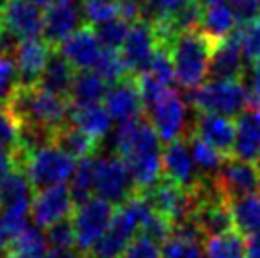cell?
I'll list each match as a JSON object with an SVG mask.
<instances>
[{
    "mask_svg": "<svg viewBox=\"0 0 260 258\" xmlns=\"http://www.w3.org/2000/svg\"><path fill=\"white\" fill-rule=\"evenodd\" d=\"M188 146H190V152H192V159L196 164V169L200 173L202 179H215L220 171L222 164L228 158H224L220 152H217L213 146H209L207 143H203L200 137L196 133H188Z\"/></svg>",
    "mask_w": 260,
    "mask_h": 258,
    "instance_id": "obj_29",
    "label": "cell"
},
{
    "mask_svg": "<svg viewBox=\"0 0 260 258\" xmlns=\"http://www.w3.org/2000/svg\"><path fill=\"white\" fill-rule=\"evenodd\" d=\"M103 48L99 38L95 35L91 25H82L76 33L67 38L65 42L59 46L61 55L69 61V64L74 71H93L99 57L103 53Z\"/></svg>",
    "mask_w": 260,
    "mask_h": 258,
    "instance_id": "obj_18",
    "label": "cell"
},
{
    "mask_svg": "<svg viewBox=\"0 0 260 258\" xmlns=\"http://www.w3.org/2000/svg\"><path fill=\"white\" fill-rule=\"evenodd\" d=\"M46 258H87L86 254L78 249H50Z\"/></svg>",
    "mask_w": 260,
    "mask_h": 258,
    "instance_id": "obj_42",
    "label": "cell"
},
{
    "mask_svg": "<svg viewBox=\"0 0 260 258\" xmlns=\"http://www.w3.org/2000/svg\"><path fill=\"white\" fill-rule=\"evenodd\" d=\"M76 162L55 143L38 146L23 156L21 169L35 192L65 184L73 177Z\"/></svg>",
    "mask_w": 260,
    "mask_h": 258,
    "instance_id": "obj_5",
    "label": "cell"
},
{
    "mask_svg": "<svg viewBox=\"0 0 260 258\" xmlns=\"http://www.w3.org/2000/svg\"><path fill=\"white\" fill-rule=\"evenodd\" d=\"M95 159L97 154L82 158L74 167V173L71 177V194L76 205L95 198Z\"/></svg>",
    "mask_w": 260,
    "mask_h": 258,
    "instance_id": "obj_32",
    "label": "cell"
},
{
    "mask_svg": "<svg viewBox=\"0 0 260 258\" xmlns=\"http://www.w3.org/2000/svg\"><path fill=\"white\" fill-rule=\"evenodd\" d=\"M146 196L152 209L159 215L167 216L171 222L181 224L188 218H192L196 209V198L190 190H184L179 184L171 182L169 179L161 177L156 186H152L146 192H141Z\"/></svg>",
    "mask_w": 260,
    "mask_h": 258,
    "instance_id": "obj_10",
    "label": "cell"
},
{
    "mask_svg": "<svg viewBox=\"0 0 260 258\" xmlns=\"http://www.w3.org/2000/svg\"><path fill=\"white\" fill-rule=\"evenodd\" d=\"M32 192L35 190L21 167L12 171L4 179L0 200V239L8 245L29 226L27 220L35 200Z\"/></svg>",
    "mask_w": 260,
    "mask_h": 258,
    "instance_id": "obj_4",
    "label": "cell"
},
{
    "mask_svg": "<svg viewBox=\"0 0 260 258\" xmlns=\"http://www.w3.org/2000/svg\"><path fill=\"white\" fill-rule=\"evenodd\" d=\"M19 86L15 61L10 55H0V103H6Z\"/></svg>",
    "mask_w": 260,
    "mask_h": 258,
    "instance_id": "obj_38",
    "label": "cell"
},
{
    "mask_svg": "<svg viewBox=\"0 0 260 258\" xmlns=\"http://www.w3.org/2000/svg\"><path fill=\"white\" fill-rule=\"evenodd\" d=\"M161 258H207V256H205V247H203V243L186 241V239H179V237H169L166 243H164Z\"/></svg>",
    "mask_w": 260,
    "mask_h": 258,
    "instance_id": "obj_37",
    "label": "cell"
},
{
    "mask_svg": "<svg viewBox=\"0 0 260 258\" xmlns=\"http://www.w3.org/2000/svg\"><path fill=\"white\" fill-rule=\"evenodd\" d=\"M107 95V82L95 71H80L76 72L69 93V103L73 107H91V105H101Z\"/></svg>",
    "mask_w": 260,
    "mask_h": 258,
    "instance_id": "obj_25",
    "label": "cell"
},
{
    "mask_svg": "<svg viewBox=\"0 0 260 258\" xmlns=\"http://www.w3.org/2000/svg\"><path fill=\"white\" fill-rule=\"evenodd\" d=\"M53 143L61 146L67 154H71L74 159L78 158H87V156H93L97 148H99V143L91 139L89 135H86L84 131L76 129L74 125L67 123L65 127H61L53 135Z\"/></svg>",
    "mask_w": 260,
    "mask_h": 258,
    "instance_id": "obj_30",
    "label": "cell"
},
{
    "mask_svg": "<svg viewBox=\"0 0 260 258\" xmlns=\"http://www.w3.org/2000/svg\"><path fill=\"white\" fill-rule=\"evenodd\" d=\"M74 209H76V203L73 200L71 188L59 184V186H51L37 192V198L32 200L30 218L35 226L48 230L53 224L71 218Z\"/></svg>",
    "mask_w": 260,
    "mask_h": 258,
    "instance_id": "obj_12",
    "label": "cell"
},
{
    "mask_svg": "<svg viewBox=\"0 0 260 258\" xmlns=\"http://www.w3.org/2000/svg\"><path fill=\"white\" fill-rule=\"evenodd\" d=\"M234 228L241 236H253L260 232V194H251L228 201Z\"/></svg>",
    "mask_w": 260,
    "mask_h": 258,
    "instance_id": "obj_26",
    "label": "cell"
},
{
    "mask_svg": "<svg viewBox=\"0 0 260 258\" xmlns=\"http://www.w3.org/2000/svg\"><path fill=\"white\" fill-rule=\"evenodd\" d=\"M69 123L76 129L84 131L86 135L95 139L97 143H101L105 137H109L110 127H112V118L105 105H91V107H73Z\"/></svg>",
    "mask_w": 260,
    "mask_h": 258,
    "instance_id": "obj_23",
    "label": "cell"
},
{
    "mask_svg": "<svg viewBox=\"0 0 260 258\" xmlns=\"http://www.w3.org/2000/svg\"><path fill=\"white\" fill-rule=\"evenodd\" d=\"M114 215V205L101 198H91L76 205L71 216L76 237V249L86 254L91 251L112 224Z\"/></svg>",
    "mask_w": 260,
    "mask_h": 258,
    "instance_id": "obj_8",
    "label": "cell"
},
{
    "mask_svg": "<svg viewBox=\"0 0 260 258\" xmlns=\"http://www.w3.org/2000/svg\"><path fill=\"white\" fill-rule=\"evenodd\" d=\"M93 30L105 50L120 51L127 38V33H129V23L122 17H116V19L105 21L101 25H95Z\"/></svg>",
    "mask_w": 260,
    "mask_h": 258,
    "instance_id": "obj_34",
    "label": "cell"
},
{
    "mask_svg": "<svg viewBox=\"0 0 260 258\" xmlns=\"http://www.w3.org/2000/svg\"><path fill=\"white\" fill-rule=\"evenodd\" d=\"M93 71L107 84H116V82L123 80L125 76H131L125 63H123L122 53L118 50H103L101 57H99Z\"/></svg>",
    "mask_w": 260,
    "mask_h": 258,
    "instance_id": "obj_35",
    "label": "cell"
},
{
    "mask_svg": "<svg viewBox=\"0 0 260 258\" xmlns=\"http://www.w3.org/2000/svg\"><path fill=\"white\" fill-rule=\"evenodd\" d=\"M234 35L241 46V53L247 63L254 64L256 61H260V17L238 27L234 30Z\"/></svg>",
    "mask_w": 260,
    "mask_h": 258,
    "instance_id": "obj_36",
    "label": "cell"
},
{
    "mask_svg": "<svg viewBox=\"0 0 260 258\" xmlns=\"http://www.w3.org/2000/svg\"><path fill=\"white\" fill-rule=\"evenodd\" d=\"M6 107L15 116L21 129H37L55 135L69 123V99L53 95L40 86H17Z\"/></svg>",
    "mask_w": 260,
    "mask_h": 258,
    "instance_id": "obj_2",
    "label": "cell"
},
{
    "mask_svg": "<svg viewBox=\"0 0 260 258\" xmlns=\"http://www.w3.org/2000/svg\"><path fill=\"white\" fill-rule=\"evenodd\" d=\"M161 173L166 179L179 184L184 190L192 192L198 188L202 177L196 169L186 137L169 143L166 146V150L161 152Z\"/></svg>",
    "mask_w": 260,
    "mask_h": 258,
    "instance_id": "obj_15",
    "label": "cell"
},
{
    "mask_svg": "<svg viewBox=\"0 0 260 258\" xmlns=\"http://www.w3.org/2000/svg\"><path fill=\"white\" fill-rule=\"evenodd\" d=\"M238 27L247 25L260 17V0H228Z\"/></svg>",
    "mask_w": 260,
    "mask_h": 258,
    "instance_id": "obj_41",
    "label": "cell"
},
{
    "mask_svg": "<svg viewBox=\"0 0 260 258\" xmlns=\"http://www.w3.org/2000/svg\"><path fill=\"white\" fill-rule=\"evenodd\" d=\"M247 258H260V232L247 239Z\"/></svg>",
    "mask_w": 260,
    "mask_h": 258,
    "instance_id": "obj_44",
    "label": "cell"
},
{
    "mask_svg": "<svg viewBox=\"0 0 260 258\" xmlns=\"http://www.w3.org/2000/svg\"><path fill=\"white\" fill-rule=\"evenodd\" d=\"M105 108L109 110L112 122L127 123L135 118H141L143 112V97L139 87L137 76H125L107 89Z\"/></svg>",
    "mask_w": 260,
    "mask_h": 258,
    "instance_id": "obj_16",
    "label": "cell"
},
{
    "mask_svg": "<svg viewBox=\"0 0 260 258\" xmlns=\"http://www.w3.org/2000/svg\"><path fill=\"white\" fill-rule=\"evenodd\" d=\"M190 131L200 137L203 143H207L217 152H220L224 158H232L234 156L236 123L232 122V118L218 116V114L196 112Z\"/></svg>",
    "mask_w": 260,
    "mask_h": 258,
    "instance_id": "obj_17",
    "label": "cell"
},
{
    "mask_svg": "<svg viewBox=\"0 0 260 258\" xmlns=\"http://www.w3.org/2000/svg\"><path fill=\"white\" fill-rule=\"evenodd\" d=\"M74 76H76L74 69L69 64V61L61 55V51L53 50V53L50 55V61L46 64V69H44L42 76H40L37 86L44 87L46 91H50L53 95L69 99Z\"/></svg>",
    "mask_w": 260,
    "mask_h": 258,
    "instance_id": "obj_24",
    "label": "cell"
},
{
    "mask_svg": "<svg viewBox=\"0 0 260 258\" xmlns=\"http://www.w3.org/2000/svg\"><path fill=\"white\" fill-rule=\"evenodd\" d=\"M207 258H247V239L238 230L205 239Z\"/></svg>",
    "mask_w": 260,
    "mask_h": 258,
    "instance_id": "obj_31",
    "label": "cell"
},
{
    "mask_svg": "<svg viewBox=\"0 0 260 258\" xmlns=\"http://www.w3.org/2000/svg\"><path fill=\"white\" fill-rule=\"evenodd\" d=\"M200 2H202L203 8L215 6V4H224V0H200Z\"/></svg>",
    "mask_w": 260,
    "mask_h": 258,
    "instance_id": "obj_48",
    "label": "cell"
},
{
    "mask_svg": "<svg viewBox=\"0 0 260 258\" xmlns=\"http://www.w3.org/2000/svg\"><path fill=\"white\" fill-rule=\"evenodd\" d=\"M217 184L228 201L260 194V171L251 162L228 158L217 175Z\"/></svg>",
    "mask_w": 260,
    "mask_h": 258,
    "instance_id": "obj_14",
    "label": "cell"
},
{
    "mask_svg": "<svg viewBox=\"0 0 260 258\" xmlns=\"http://www.w3.org/2000/svg\"><path fill=\"white\" fill-rule=\"evenodd\" d=\"M84 21L87 25H101L120 17V0H80Z\"/></svg>",
    "mask_w": 260,
    "mask_h": 258,
    "instance_id": "obj_33",
    "label": "cell"
},
{
    "mask_svg": "<svg viewBox=\"0 0 260 258\" xmlns=\"http://www.w3.org/2000/svg\"><path fill=\"white\" fill-rule=\"evenodd\" d=\"M0 258H10V245L0 239Z\"/></svg>",
    "mask_w": 260,
    "mask_h": 258,
    "instance_id": "obj_46",
    "label": "cell"
},
{
    "mask_svg": "<svg viewBox=\"0 0 260 258\" xmlns=\"http://www.w3.org/2000/svg\"><path fill=\"white\" fill-rule=\"evenodd\" d=\"M243 53L236 35L232 33L226 40L218 42L211 53L209 76L211 82H243L245 64Z\"/></svg>",
    "mask_w": 260,
    "mask_h": 258,
    "instance_id": "obj_19",
    "label": "cell"
},
{
    "mask_svg": "<svg viewBox=\"0 0 260 258\" xmlns=\"http://www.w3.org/2000/svg\"><path fill=\"white\" fill-rule=\"evenodd\" d=\"M120 258H161V247L148 236L139 234Z\"/></svg>",
    "mask_w": 260,
    "mask_h": 258,
    "instance_id": "obj_40",
    "label": "cell"
},
{
    "mask_svg": "<svg viewBox=\"0 0 260 258\" xmlns=\"http://www.w3.org/2000/svg\"><path fill=\"white\" fill-rule=\"evenodd\" d=\"M2 184H4V179L0 177V200H2Z\"/></svg>",
    "mask_w": 260,
    "mask_h": 258,
    "instance_id": "obj_50",
    "label": "cell"
},
{
    "mask_svg": "<svg viewBox=\"0 0 260 258\" xmlns=\"http://www.w3.org/2000/svg\"><path fill=\"white\" fill-rule=\"evenodd\" d=\"M82 25H86V21L80 0H55L50 8H46L42 38L55 50Z\"/></svg>",
    "mask_w": 260,
    "mask_h": 258,
    "instance_id": "obj_11",
    "label": "cell"
},
{
    "mask_svg": "<svg viewBox=\"0 0 260 258\" xmlns=\"http://www.w3.org/2000/svg\"><path fill=\"white\" fill-rule=\"evenodd\" d=\"M215 46L217 44L209 40L202 30L179 33L169 46L175 78L188 93L203 86L209 74V61Z\"/></svg>",
    "mask_w": 260,
    "mask_h": 258,
    "instance_id": "obj_3",
    "label": "cell"
},
{
    "mask_svg": "<svg viewBox=\"0 0 260 258\" xmlns=\"http://www.w3.org/2000/svg\"><path fill=\"white\" fill-rule=\"evenodd\" d=\"M50 252L48 237L38 226H27L10 241V258H46Z\"/></svg>",
    "mask_w": 260,
    "mask_h": 258,
    "instance_id": "obj_28",
    "label": "cell"
},
{
    "mask_svg": "<svg viewBox=\"0 0 260 258\" xmlns=\"http://www.w3.org/2000/svg\"><path fill=\"white\" fill-rule=\"evenodd\" d=\"M253 67V76H258L260 78V61H256L254 64H251Z\"/></svg>",
    "mask_w": 260,
    "mask_h": 258,
    "instance_id": "obj_49",
    "label": "cell"
},
{
    "mask_svg": "<svg viewBox=\"0 0 260 258\" xmlns=\"http://www.w3.org/2000/svg\"><path fill=\"white\" fill-rule=\"evenodd\" d=\"M44 14L42 10L29 0H8L4 25L2 29L17 38V40H32L42 36Z\"/></svg>",
    "mask_w": 260,
    "mask_h": 258,
    "instance_id": "obj_21",
    "label": "cell"
},
{
    "mask_svg": "<svg viewBox=\"0 0 260 258\" xmlns=\"http://www.w3.org/2000/svg\"><path fill=\"white\" fill-rule=\"evenodd\" d=\"M29 2H30V4H35V6H38L40 10H42V8H50L51 4L55 2V0H29Z\"/></svg>",
    "mask_w": 260,
    "mask_h": 258,
    "instance_id": "obj_45",
    "label": "cell"
},
{
    "mask_svg": "<svg viewBox=\"0 0 260 258\" xmlns=\"http://www.w3.org/2000/svg\"><path fill=\"white\" fill-rule=\"evenodd\" d=\"M249 91V105H254V107L260 108V78L258 76H253L251 78V84L247 87Z\"/></svg>",
    "mask_w": 260,
    "mask_h": 258,
    "instance_id": "obj_43",
    "label": "cell"
},
{
    "mask_svg": "<svg viewBox=\"0 0 260 258\" xmlns=\"http://www.w3.org/2000/svg\"><path fill=\"white\" fill-rule=\"evenodd\" d=\"M236 17L232 14V10L228 4H215V6L205 8L202 19V30L203 35L215 44L226 40L228 36L236 29Z\"/></svg>",
    "mask_w": 260,
    "mask_h": 258,
    "instance_id": "obj_27",
    "label": "cell"
},
{
    "mask_svg": "<svg viewBox=\"0 0 260 258\" xmlns=\"http://www.w3.org/2000/svg\"><path fill=\"white\" fill-rule=\"evenodd\" d=\"M53 48L44 38L23 40L15 50L14 61L19 74V86H37Z\"/></svg>",
    "mask_w": 260,
    "mask_h": 258,
    "instance_id": "obj_20",
    "label": "cell"
},
{
    "mask_svg": "<svg viewBox=\"0 0 260 258\" xmlns=\"http://www.w3.org/2000/svg\"><path fill=\"white\" fill-rule=\"evenodd\" d=\"M146 114L150 118L148 122L156 129L159 141H164L166 144L184 139L192 129V123L188 120L186 103L177 89L167 93L150 108H146Z\"/></svg>",
    "mask_w": 260,
    "mask_h": 258,
    "instance_id": "obj_9",
    "label": "cell"
},
{
    "mask_svg": "<svg viewBox=\"0 0 260 258\" xmlns=\"http://www.w3.org/2000/svg\"><path fill=\"white\" fill-rule=\"evenodd\" d=\"M46 237H48V243H50L51 249H71V247H74L76 237H74L73 220L67 218V220L53 224L51 228H48Z\"/></svg>",
    "mask_w": 260,
    "mask_h": 258,
    "instance_id": "obj_39",
    "label": "cell"
},
{
    "mask_svg": "<svg viewBox=\"0 0 260 258\" xmlns=\"http://www.w3.org/2000/svg\"><path fill=\"white\" fill-rule=\"evenodd\" d=\"M114 148L116 154L129 167L139 192L150 190L161 180L164 173L159 137L145 118H135L122 123L114 133Z\"/></svg>",
    "mask_w": 260,
    "mask_h": 258,
    "instance_id": "obj_1",
    "label": "cell"
},
{
    "mask_svg": "<svg viewBox=\"0 0 260 258\" xmlns=\"http://www.w3.org/2000/svg\"><path fill=\"white\" fill-rule=\"evenodd\" d=\"M6 6H8V0H0V29L4 25V14H6Z\"/></svg>",
    "mask_w": 260,
    "mask_h": 258,
    "instance_id": "obj_47",
    "label": "cell"
},
{
    "mask_svg": "<svg viewBox=\"0 0 260 258\" xmlns=\"http://www.w3.org/2000/svg\"><path fill=\"white\" fill-rule=\"evenodd\" d=\"M196 112L218 116H239L249 107V91L243 82H207L190 91Z\"/></svg>",
    "mask_w": 260,
    "mask_h": 258,
    "instance_id": "obj_6",
    "label": "cell"
},
{
    "mask_svg": "<svg viewBox=\"0 0 260 258\" xmlns=\"http://www.w3.org/2000/svg\"><path fill=\"white\" fill-rule=\"evenodd\" d=\"M260 156V108L254 105L238 116L236 122V146L232 158L243 162H256Z\"/></svg>",
    "mask_w": 260,
    "mask_h": 258,
    "instance_id": "obj_22",
    "label": "cell"
},
{
    "mask_svg": "<svg viewBox=\"0 0 260 258\" xmlns=\"http://www.w3.org/2000/svg\"><path fill=\"white\" fill-rule=\"evenodd\" d=\"M256 167H258V171H260V156H258V159H256Z\"/></svg>",
    "mask_w": 260,
    "mask_h": 258,
    "instance_id": "obj_51",
    "label": "cell"
},
{
    "mask_svg": "<svg viewBox=\"0 0 260 258\" xmlns=\"http://www.w3.org/2000/svg\"><path fill=\"white\" fill-rule=\"evenodd\" d=\"M139 192L127 164L118 154L97 156L95 159V198L112 205H123Z\"/></svg>",
    "mask_w": 260,
    "mask_h": 258,
    "instance_id": "obj_7",
    "label": "cell"
},
{
    "mask_svg": "<svg viewBox=\"0 0 260 258\" xmlns=\"http://www.w3.org/2000/svg\"><path fill=\"white\" fill-rule=\"evenodd\" d=\"M158 51V40L154 35V27L152 23L146 19L133 23L129 27L127 38L123 42L122 50V59L131 76H139L148 69V64L152 63V59Z\"/></svg>",
    "mask_w": 260,
    "mask_h": 258,
    "instance_id": "obj_13",
    "label": "cell"
}]
</instances>
